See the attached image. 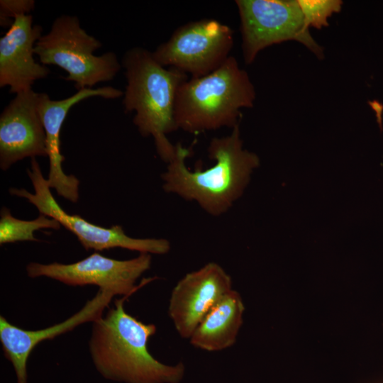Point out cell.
I'll list each match as a JSON object with an SVG mask.
<instances>
[{
	"label": "cell",
	"instance_id": "16",
	"mask_svg": "<svg viewBox=\"0 0 383 383\" xmlns=\"http://www.w3.org/2000/svg\"><path fill=\"white\" fill-rule=\"evenodd\" d=\"M0 216L1 245L19 241H38L34 236L36 231L46 228L59 230L61 227L57 221L43 214L30 221L16 218L6 207L1 208Z\"/></svg>",
	"mask_w": 383,
	"mask_h": 383
},
{
	"label": "cell",
	"instance_id": "4",
	"mask_svg": "<svg viewBox=\"0 0 383 383\" xmlns=\"http://www.w3.org/2000/svg\"><path fill=\"white\" fill-rule=\"evenodd\" d=\"M255 87L248 74L230 56L213 72L184 82L177 92V129L198 134L239 124L240 110L253 106Z\"/></svg>",
	"mask_w": 383,
	"mask_h": 383
},
{
	"label": "cell",
	"instance_id": "2",
	"mask_svg": "<svg viewBox=\"0 0 383 383\" xmlns=\"http://www.w3.org/2000/svg\"><path fill=\"white\" fill-rule=\"evenodd\" d=\"M123 296L105 316L93 322L89 349L93 363L106 379L125 383H179L182 362L167 365L156 360L148 342L157 330L128 313Z\"/></svg>",
	"mask_w": 383,
	"mask_h": 383
},
{
	"label": "cell",
	"instance_id": "7",
	"mask_svg": "<svg viewBox=\"0 0 383 383\" xmlns=\"http://www.w3.org/2000/svg\"><path fill=\"white\" fill-rule=\"evenodd\" d=\"M240 19L242 50L246 64L252 63L264 48L287 40H297L318 58L323 48L306 26L298 1L236 0Z\"/></svg>",
	"mask_w": 383,
	"mask_h": 383
},
{
	"label": "cell",
	"instance_id": "11",
	"mask_svg": "<svg viewBox=\"0 0 383 383\" xmlns=\"http://www.w3.org/2000/svg\"><path fill=\"white\" fill-rule=\"evenodd\" d=\"M32 89L15 94L0 115V168L26 157H48L46 134Z\"/></svg>",
	"mask_w": 383,
	"mask_h": 383
},
{
	"label": "cell",
	"instance_id": "15",
	"mask_svg": "<svg viewBox=\"0 0 383 383\" xmlns=\"http://www.w3.org/2000/svg\"><path fill=\"white\" fill-rule=\"evenodd\" d=\"M245 306L240 294L232 289L206 314L189 338L195 348L217 352L234 345L243 321Z\"/></svg>",
	"mask_w": 383,
	"mask_h": 383
},
{
	"label": "cell",
	"instance_id": "6",
	"mask_svg": "<svg viewBox=\"0 0 383 383\" xmlns=\"http://www.w3.org/2000/svg\"><path fill=\"white\" fill-rule=\"evenodd\" d=\"M34 193L25 189L11 188L13 196L26 199L40 214L51 217L74 234L83 248L101 251L115 248L155 255H165L170 250V243L164 238H135L126 234L123 228L114 225L104 228L94 224L76 214L65 211L52 196L47 179L42 174L36 158H31L27 170Z\"/></svg>",
	"mask_w": 383,
	"mask_h": 383
},
{
	"label": "cell",
	"instance_id": "18",
	"mask_svg": "<svg viewBox=\"0 0 383 383\" xmlns=\"http://www.w3.org/2000/svg\"><path fill=\"white\" fill-rule=\"evenodd\" d=\"M35 8L33 0H1L0 25L11 26L14 18L21 15L30 14Z\"/></svg>",
	"mask_w": 383,
	"mask_h": 383
},
{
	"label": "cell",
	"instance_id": "14",
	"mask_svg": "<svg viewBox=\"0 0 383 383\" xmlns=\"http://www.w3.org/2000/svg\"><path fill=\"white\" fill-rule=\"evenodd\" d=\"M113 296L110 292L99 289L78 312L61 323L37 331L24 330L1 316L0 342L5 357L13 367L17 383H27L28 358L38 344L70 331L81 324L95 321L102 316Z\"/></svg>",
	"mask_w": 383,
	"mask_h": 383
},
{
	"label": "cell",
	"instance_id": "10",
	"mask_svg": "<svg viewBox=\"0 0 383 383\" xmlns=\"http://www.w3.org/2000/svg\"><path fill=\"white\" fill-rule=\"evenodd\" d=\"M232 289L231 276L216 262L186 274L174 287L168 305L178 334L189 339L206 314Z\"/></svg>",
	"mask_w": 383,
	"mask_h": 383
},
{
	"label": "cell",
	"instance_id": "5",
	"mask_svg": "<svg viewBox=\"0 0 383 383\" xmlns=\"http://www.w3.org/2000/svg\"><path fill=\"white\" fill-rule=\"evenodd\" d=\"M101 46L99 40L80 26L77 16L63 14L39 38L34 52L41 64L65 70L68 74L65 79L74 82L79 91L111 81L120 71L121 63L113 52L94 55Z\"/></svg>",
	"mask_w": 383,
	"mask_h": 383
},
{
	"label": "cell",
	"instance_id": "8",
	"mask_svg": "<svg viewBox=\"0 0 383 383\" xmlns=\"http://www.w3.org/2000/svg\"><path fill=\"white\" fill-rule=\"evenodd\" d=\"M233 45L231 28L216 19L204 18L177 28L152 54L163 67L196 78L221 67L231 56Z\"/></svg>",
	"mask_w": 383,
	"mask_h": 383
},
{
	"label": "cell",
	"instance_id": "13",
	"mask_svg": "<svg viewBox=\"0 0 383 383\" xmlns=\"http://www.w3.org/2000/svg\"><path fill=\"white\" fill-rule=\"evenodd\" d=\"M33 21L30 14L16 16L0 38V87H9L11 94L31 89L35 81L50 74L48 67L34 58L43 28Z\"/></svg>",
	"mask_w": 383,
	"mask_h": 383
},
{
	"label": "cell",
	"instance_id": "9",
	"mask_svg": "<svg viewBox=\"0 0 383 383\" xmlns=\"http://www.w3.org/2000/svg\"><path fill=\"white\" fill-rule=\"evenodd\" d=\"M151 254L141 252L129 260H116L94 252L71 264L30 262L26 266L29 277H49L70 286L96 285L99 289L129 297L153 279L137 280L150 269Z\"/></svg>",
	"mask_w": 383,
	"mask_h": 383
},
{
	"label": "cell",
	"instance_id": "17",
	"mask_svg": "<svg viewBox=\"0 0 383 383\" xmlns=\"http://www.w3.org/2000/svg\"><path fill=\"white\" fill-rule=\"evenodd\" d=\"M304 17L306 26L321 28L328 26V18L340 11L342 1L338 0L308 1L298 0Z\"/></svg>",
	"mask_w": 383,
	"mask_h": 383
},
{
	"label": "cell",
	"instance_id": "3",
	"mask_svg": "<svg viewBox=\"0 0 383 383\" xmlns=\"http://www.w3.org/2000/svg\"><path fill=\"white\" fill-rule=\"evenodd\" d=\"M127 84L123 104L127 113L135 111L134 125L143 137L152 136L160 157L168 163L176 145L167 135L177 130L174 104L179 86L188 75L175 68L166 69L151 52L141 47L128 50L121 60Z\"/></svg>",
	"mask_w": 383,
	"mask_h": 383
},
{
	"label": "cell",
	"instance_id": "1",
	"mask_svg": "<svg viewBox=\"0 0 383 383\" xmlns=\"http://www.w3.org/2000/svg\"><path fill=\"white\" fill-rule=\"evenodd\" d=\"M207 152L214 165L192 172L185 163L190 150L177 144L175 154L162 174V188L167 193L196 201L207 213L218 216L242 196L252 171L260 165V159L243 148L239 124L230 135L212 138Z\"/></svg>",
	"mask_w": 383,
	"mask_h": 383
},
{
	"label": "cell",
	"instance_id": "12",
	"mask_svg": "<svg viewBox=\"0 0 383 383\" xmlns=\"http://www.w3.org/2000/svg\"><path fill=\"white\" fill-rule=\"evenodd\" d=\"M123 94L121 90L111 86L83 89L60 100L51 99L46 93H38V109L45 131L49 159L47 181L50 189H54L59 196L73 203L77 202L79 199V179L72 174H66L62 166L65 157L61 153L60 131L69 111L76 104L90 97L115 99Z\"/></svg>",
	"mask_w": 383,
	"mask_h": 383
}]
</instances>
